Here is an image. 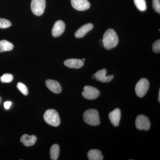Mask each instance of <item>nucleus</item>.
<instances>
[{
    "instance_id": "nucleus-23",
    "label": "nucleus",
    "mask_w": 160,
    "mask_h": 160,
    "mask_svg": "<svg viewBox=\"0 0 160 160\" xmlns=\"http://www.w3.org/2000/svg\"><path fill=\"white\" fill-rule=\"evenodd\" d=\"M152 6L155 11L160 13V0H152Z\"/></svg>"
},
{
    "instance_id": "nucleus-3",
    "label": "nucleus",
    "mask_w": 160,
    "mask_h": 160,
    "mask_svg": "<svg viewBox=\"0 0 160 160\" xmlns=\"http://www.w3.org/2000/svg\"><path fill=\"white\" fill-rule=\"evenodd\" d=\"M44 120L47 124L53 126H58L61 121L58 113L56 110L53 109H48L44 113Z\"/></svg>"
},
{
    "instance_id": "nucleus-9",
    "label": "nucleus",
    "mask_w": 160,
    "mask_h": 160,
    "mask_svg": "<svg viewBox=\"0 0 160 160\" xmlns=\"http://www.w3.org/2000/svg\"><path fill=\"white\" fill-rule=\"evenodd\" d=\"M106 69H101L97 72L96 73L93 75L94 79L103 83L109 82H111L113 78V75L106 76Z\"/></svg>"
},
{
    "instance_id": "nucleus-11",
    "label": "nucleus",
    "mask_w": 160,
    "mask_h": 160,
    "mask_svg": "<svg viewBox=\"0 0 160 160\" xmlns=\"http://www.w3.org/2000/svg\"><path fill=\"white\" fill-rule=\"evenodd\" d=\"M47 88L53 93L58 94L62 92V88L58 82L53 80H47L46 82Z\"/></svg>"
},
{
    "instance_id": "nucleus-17",
    "label": "nucleus",
    "mask_w": 160,
    "mask_h": 160,
    "mask_svg": "<svg viewBox=\"0 0 160 160\" xmlns=\"http://www.w3.org/2000/svg\"><path fill=\"white\" fill-rule=\"evenodd\" d=\"M13 45L12 43L3 40L0 41V52L5 51H9L13 49Z\"/></svg>"
},
{
    "instance_id": "nucleus-14",
    "label": "nucleus",
    "mask_w": 160,
    "mask_h": 160,
    "mask_svg": "<svg viewBox=\"0 0 160 160\" xmlns=\"http://www.w3.org/2000/svg\"><path fill=\"white\" fill-rule=\"evenodd\" d=\"M84 62L78 59H69L64 62V65L72 69H79L84 66Z\"/></svg>"
},
{
    "instance_id": "nucleus-21",
    "label": "nucleus",
    "mask_w": 160,
    "mask_h": 160,
    "mask_svg": "<svg viewBox=\"0 0 160 160\" xmlns=\"http://www.w3.org/2000/svg\"><path fill=\"white\" fill-rule=\"evenodd\" d=\"M11 22L4 18H0V28L6 29L11 26Z\"/></svg>"
},
{
    "instance_id": "nucleus-2",
    "label": "nucleus",
    "mask_w": 160,
    "mask_h": 160,
    "mask_svg": "<svg viewBox=\"0 0 160 160\" xmlns=\"http://www.w3.org/2000/svg\"><path fill=\"white\" fill-rule=\"evenodd\" d=\"M84 122L88 125L96 126L100 123L98 112L96 109H89L86 110L83 114Z\"/></svg>"
},
{
    "instance_id": "nucleus-5",
    "label": "nucleus",
    "mask_w": 160,
    "mask_h": 160,
    "mask_svg": "<svg viewBox=\"0 0 160 160\" xmlns=\"http://www.w3.org/2000/svg\"><path fill=\"white\" fill-rule=\"evenodd\" d=\"M46 6V0H32L31 9L32 13L35 15L39 16L43 14Z\"/></svg>"
},
{
    "instance_id": "nucleus-12",
    "label": "nucleus",
    "mask_w": 160,
    "mask_h": 160,
    "mask_svg": "<svg viewBox=\"0 0 160 160\" xmlns=\"http://www.w3.org/2000/svg\"><path fill=\"white\" fill-rule=\"evenodd\" d=\"M109 117L113 126L116 127L118 126L121 118V110L118 108L115 109L109 113Z\"/></svg>"
},
{
    "instance_id": "nucleus-18",
    "label": "nucleus",
    "mask_w": 160,
    "mask_h": 160,
    "mask_svg": "<svg viewBox=\"0 0 160 160\" xmlns=\"http://www.w3.org/2000/svg\"><path fill=\"white\" fill-rule=\"evenodd\" d=\"M59 146L58 144H54L52 146L50 150V158L51 160H58L59 155Z\"/></svg>"
},
{
    "instance_id": "nucleus-10",
    "label": "nucleus",
    "mask_w": 160,
    "mask_h": 160,
    "mask_svg": "<svg viewBox=\"0 0 160 160\" xmlns=\"http://www.w3.org/2000/svg\"><path fill=\"white\" fill-rule=\"evenodd\" d=\"M66 25L62 21L59 20L55 23L52 30V33L54 37H58L62 34L65 30Z\"/></svg>"
},
{
    "instance_id": "nucleus-7",
    "label": "nucleus",
    "mask_w": 160,
    "mask_h": 160,
    "mask_svg": "<svg viewBox=\"0 0 160 160\" xmlns=\"http://www.w3.org/2000/svg\"><path fill=\"white\" fill-rule=\"evenodd\" d=\"M135 125L136 128L139 130H148L150 127V122L146 116L140 115L137 118Z\"/></svg>"
},
{
    "instance_id": "nucleus-19",
    "label": "nucleus",
    "mask_w": 160,
    "mask_h": 160,
    "mask_svg": "<svg viewBox=\"0 0 160 160\" xmlns=\"http://www.w3.org/2000/svg\"><path fill=\"white\" fill-rule=\"evenodd\" d=\"M134 3L137 8L140 11H146L147 9V6L145 0H134Z\"/></svg>"
},
{
    "instance_id": "nucleus-22",
    "label": "nucleus",
    "mask_w": 160,
    "mask_h": 160,
    "mask_svg": "<svg viewBox=\"0 0 160 160\" xmlns=\"http://www.w3.org/2000/svg\"><path fill=\"white\" fill-rule=\"evenodd\" d=\"M18 89L24 95H27L28 94V89L27 87L22 83L19 82L17 84Z\"/></svg>"
},
{
    "instance_id": "nucleus-20",
    "label": "nucleus",
    "mask_w": 160,
    "mask_h": 160,
    "mask_svg": "<svg viewBox=\"0 0 160 160\" xmlns=\"http://www.w3.org/2000/svg\"><path fill=\"white\" fill-rule=\"evenodd\" d=\"M13 77L12 75L9 73H6L3 74L0 80L2 83H10L13 80Z\"/></svg>"
},
{
    "instance_id": "nucleus-13",
    "label": "nucleus",
    "mask_w": 160,
    "mask_h": 160,
    "mask_svg": "<svg viewBox=\"0 0 160 160\" xmlns=\"http://www.w3.org/2000/svg\"><path fill=\"white\" fill-rule=\"evenodd\" d=\"M93 25L91 23H88L83 25L75 33V36L77 38L84 37L89 31H91L93 29Z\"/></svg>"
},
{
    "instance_id": "nucleus-1",
    "label": "nucleus",
    "mask_w": 160,
    "mask_h": 160,
    "mask_svg": "<svg viewBox=\"0 0 160 160\" xmlns=\"http://www.w3.org/2000/svg\"><path fill=\"white\" fill-rule=\"evenodd\" d=\"M118 41V35L113 29H108L103 35V44L106 49L114 48L117 46Z\"/></svg>"
},
{
    "instance_id": "nucleus-24",
    "label": "nucleus",
    "mask_w": 160,
    "mask_h": 160,
    "mask_svg": "<svg viewBox=\"0 0 160 160\" xmlns=\"http://www.w3.org/2000/svg\"><path fill=\"white\" fill-rule=\"evenodd\" d=\"M152 50L156 53H159L160 52V39L157 40L153 43L152 45Z\"/></svg>"
},
{
    "instance_id": "nucleus-16",
    "label": "nucleus",
    "mask_w": 160,
    "mask_h": 160,
    "mask_svg": "<svg viewBox=\"0 0 160 160\" xmlns=\"http://www.w3.org/2000/svg\"><path fill=\"white\" fill-rule=\"evenodd\" d=\"M88 159L89 160H102L103 156L101 151L98 149H92L88 153Z\"/></svg>"
},
{
    "instance_id": "nucleus-27",
    "label": "nucleus",
    "mask_w": 160,
    "mask_h": 160,
    "mask_svg": "<svg viewBox=\"0 0 160 160\" xmlns=\"http://www.w3.org/2000/svg\"><path fill=\"white\" fill-rule=\"evenodd\" d=\"M82 61H83V62H84V61H85V58H83L82 60Z\"/></svg>"
},
{
    "instance_id": "nucleus-4",
    "label": "nucleus",
    "mask_w": 160,
    "mask_h": 160,
    "mask_svg": "<svg viewBox=\"0 0 160 160\" xmlns=\"http://www.w3.org/2000/svg\"><path fill=\"white\" fill-rule=\"evenodd\" d=\"M149 83L146 78L140 79L135 86V92L138 97L142 98L149 90Z\"/></svg>"
},
{
    "instance_id": "nucleus-6",
    "label": "nucleus",
    "mask_w": 160,
    "mask_h": 160,
    "mask_svg": "<svg viewBox=\"0 0 160 160\" xmlns=\"http://www.w3.org/2000/svg\"><path fill=\"white\" fill-rule=\"evenodd\" d=\"M100 92L97 88L91 86L84 87V91L82 92L83 97L88 100H93L99 96Z\"/></svg>"
},
{
    "instance_id": "nucleus-15",
    "label": "nucleus",
    "mask_w": 160,
    "mask_h": 160,
    "mask_svg": "<svg viewBox=\"0 0 160 160\" xmlns=\"http://www.w3.org/2000/svg\"><path fill=\"white\" fill-rule=\"evenodd\" d=\"M37 141V138L34 135H29L27 134L23 135L21 137V142L24 146L29 147L33 146Z\"/></svg>"
},
{
    "instance_id": "nucleus-8",
    "label": "nucleus",
    "mask_w": 160,
    "mask_h": 160,
    "mask_svg": "<svg viewBox=\"0 0 160 160\" xmlns=\"http://www.w3.org/2000/svg\"><path fill=\"white\" fill-rule=\"evenodd\" d=\"M71 3L73 8L78 11H85L90 6L88 0H71Z\"/></svg>"
},
{
    "instance_id": "nucleus-26",
    "label": "nucleus",
    "mask_w": 160,
    "mask_h": 160,
    "mask_svg": "<svg viewBox=\"0 0 160 160\" xmlns=\"http://www.w3.org/2000/svg\"><path fill=\"white\" fill-rule=\"evenodd\" d=\"M158 101L160 102V90H159V96H158Z\"/></svg>"
},
{
    "instance_id": "nucleus-25",
    "label": "nucleus",
    "mask_w": 160,
    "mask_h": 160,
    "mask_svg": "<svg viewBox=\"0 0 160 160\" xmlns=\"http://www.w3.org/2000/svg\"><path fill=\"white\" fill-rule=\"evenodd\" d=\"M11 105L12 102H9V101H7V102H5L4 104V107L6 109H9L10 107H11Z\"/></svg>"
}]
</instances>
